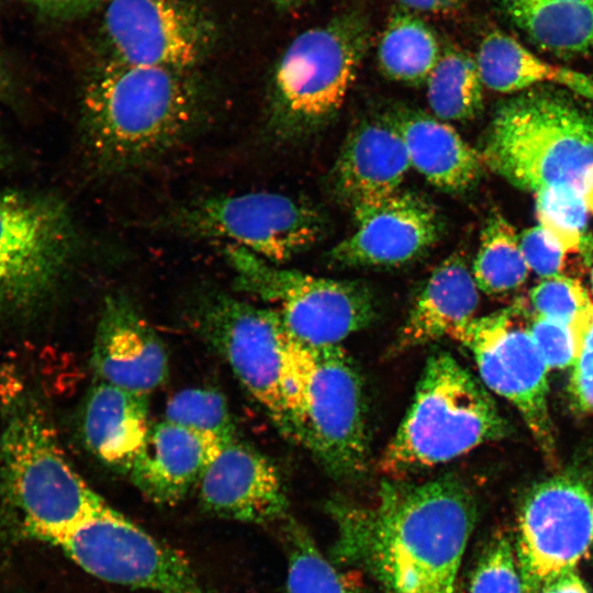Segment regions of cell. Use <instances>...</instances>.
Listing matches in <instances>:
<instances>
[{
  "mask_svg": "<svg viewBox=\"0 0 593 593\" xmlns=\"http://www.w3.org/2000/svg\"><path fill=\"white\" fill-rule=\"evenodd\" d=\"M222 447L211 437L163 419L150 427L128 475L152 502L174 505L199 483Z\"/></svg>",
  "mask_w": 593,
  "mask_h": 593,
  "instance_id": "20",
  "label": "cell"
},
{
  "mask_svg": "<svg viewBox=\"0 0 593 593\" xmlns=\"http://www.w3.org/2000/svg\"><path fill=\"white\" fill-rule=\"evenodd\" d=\"M478 290L472 271L460 256L443 260L412 306L396 347H418L444 337L454 339L475 318Z\"/></svg>",
  "mask_w": 593,
  "mask_h": 593,
  "instance_id": "23",
  "label": "cell"
},
{
  "mask_svg": "<svg viewBox=\"0 0 593 593\" xmlns=\"http://www.w3.org/2000/svg\"><path fill=\"white\" fill-rule=\"evenodd\" d=\"M406 11L428 14L452 13L470 2V0H398Z\"/></svg>",
  "mask_w": 593,
  "mask_h": 593,
  "instance_id": "37",
  "label": "cell"
},
{
  "mask_svg": "<svg viewBox=\"0 0 593 593\" xmlns=\"http://www.w3.org/2000/svg\"><path fill=\"white\" fill-rule=\"evenodd\" d=\"M519 246L529 269L540 277L561 275L567 254L538 225L526 230Z\"/></svg>",
  "mask_w": 593,
  "mask_h": 593,
  "instance_id": "35",
  "label": "cell"
},
{
  "mask_svg": "<svg viewBox=\"0 0 593 593\" xmlns=\"http://www.w3.org/2000/svg\"><path fill=\"white\" fill-rule=\"evenodd\" d=\"M225 256L239 290L275 304L288 333L303 343L339 345L373 320V298L361 283L280 269L235 245Z\"/></svg>",
  "mask_w": 593,
  "mask_h": 593,
  "instance_id": "8",
  "label": "cell"
},
{
  "mask_svg": "<svg viewBox=\"0 0 593 593\" xmlns=\"http://www.w3.org/2000/svg\"><path fill=\"white\" fill-rule=\"evenodd\" d=\"M528 272L515 228L501 213H491L472 266L478 288L490 294L507 292L523 284Z\"/></svg>",
  "mask_w": 593,
  "mask_h": 593,
  "instance_id": "28",
  "label": "cell"
},
{
  "mask_svg": "<svg viewBox=\"0 0 593 593\" xmlns=\"http://www.w3.org/2000/svg\"><path fill=\"white\" fill-rule=\"evenodd\" d=\"M468 593H525L514 541L507 533L494 534L481 551Z\"/></svg>",
  "mask_w": 593,
  "mask_h": 593,
  "instance_id": "33",
  "label": "cell"
},
{
  "mask_svg": "<svg viewBox=\"0 0 593 593\" xmlns=\"http://www.w3.org/2000/svg\"><path fill=\"white\" fill-rule=\"evenodd\" d=\"M200 501L210 513L243 523L288 517V499L277 467L253 446L225 444L199 481Z\"/></svg>",
  "mask_w": 593,
  "mask_h": 593,
  "instance_id": "17",
  "label": "cell"
},
{
  "mask_svg": "<svg viewBox=\"0 0 593 593\" xmlns=\"http://www.w3.org/2000/svg\"><path fill=\"white\" fill-rule=\"evenodd\" d=\"M539 593H592L580 574L574 570L566 571L551 579Z\"/></svg>",
  "mask_w": 593,
  "mask_h": 593,
  "instance_id": "38",
  "label": "cell"
},
{
  "mask_svg": "<svg viewBox=\"0 0 593 593\" xmlns=\"http://www.w3.org/2000/svg\"><path fill=\"white\" fill-rule=\"evenodd\" d=\"M387 118L405 145L411 167L428 182L450 192L469 188L482 169V157L449 124L413 109Z\"/></svg>",
  "mask_w": 593,
  "mask_h": 593,
  "instance_id": "22",
  "label": "cell"
},
{
  "mask_svg": "<svg viewBox=\"0 0 593 593\" xmlns=\"http://www.w3.org/2000/svg\"><path fill=\"white\" fill-rule=\"evenodd\" d=\"M535 314L581 331L593 322V301L578 279L567 276L545 278L530 291Z\"/></svg>",
  "mask_w": 593,
  "mask_h": 593,
  "instance_id": "32",
  "label": "cell"
},
{
  "mask_svg": "<svg viewBox=\"0 0 593 593\" xmlns=\"http://www.w3.org/2000/svg\"><path fill=\"white\" fill-rule=\"evenodd\" d=\"M91 365L99 381L148 395L167 379L168 356L154 327L123 295L105 299Z\"/></svg>",
  "mask_w": 593,
  "mask_h": 593,
  "instance_id": "18",
  "label": "cell"
},
{
  "mask_svg": "<svg viewBox=\"0 0 593 593\" xmlns=\"http://www.w3.org/2000/svg\"><path fill=\"white\" fill-rule=\"evenodd\" d=\"M426 82L428 104L439 120H468L482 109L483 83L474 58L463 51L441 52Z\"/></svg>",
  "mask_w": 593,
  "mask_h": 593,
  "instance_id": "27",
  "label": "cell"
},
{
  "mask_svg": "<svg viewBox=\"0 0 593 593\" xmlns=\"http://www.w3.org/2000/svg\"><path fill=\"white\" fill-rule=\"evenodd\" d=\"M25 1V0H24Z\"/></svg>",
  "mask_w": 593,
  "mask_h": 593,
  "instance_id": "47",
  "label": "cell"
},
{
  "mask_svg": "<svg viewBox=\"0 0 593 593\" xmlns=\"http://www.w3.org/2000/svg\"><path fill=\"white\" fill-rule=\"evenodd\" d=\"M505 432L506 424L483 385L451 355L436 353L425 363L380 468L400 475L436 467Z\"/></svg>",
  "mask_w": 593,
  "mask_h": 593,
  "instance_id": "6",
  "label": "cell"
},
{
  "mask_svg": "<svg viewBox=\"0 0 593 593\" xmlns=\"http://www.w3.org/2000/svg\"><path fill=\"white\" fill-rule=\"evenodd\" d=\"M591 282H592V288H593V266H592V270H591Z\"/></svg>",
  "mask_w": 593,
  "mask_h": 593,
  "instance_id": "45",
  "label": "cell"
},
{
  "mask_svg": "<svg viewBox=\"0 0 593 593\" xmlns=\"http://www.w3.org/2000/svg\"><path fill=\"white\" fill-rule=\"evenodd\" d=\"M5 150H4V146L1 142V138H0V170L3 169L5 163H7V157H5Z\"/></svg>",
  "mask_w": 593,
  "mask_h": 593,
  "instance_id": "44",
  "label": "cell"
},
{
  "mask_svg": "<svg viewBox=\"0 0 593 593\" xmlns=\"http://www.w3.org/2000/svg\"><path fill=\"white\" fill-rule=\"evenodd\" d=\"M281 523L287 556V593H362L322 553L304 526L291 517Z\"/></svg>",
  "mask_w": 593,
  "mask_h": 593,
  "instance_id": "29",
  "label": "cell"
},
{
  "mask_svg": "<svg viewBox=\"0 0 593 593\" xmlns=\"http://www.w3.org/2000/svg\"><path fill=\"white\" fill-rule=\"evenodd\" d=\"M512 21L539 47L577 54L593 47V0H502Z\"/></svg>",
  "mask_w": 593,
  "mask_h": 593,
  "instance_id": "25",
  "label": "cell"
},
{
  "mask_svg": "<svg viewBox=\"0 0 593 593\" xmlns=\"http://www.w3.org/2000/svg\"><path fill=\"white\" fill-rule=\"evenodd\" d=\"M165 421L211 437L223 446L237 439L236 427L223 394L211 388H189L174 394Z\"/></svg>",
  "mask_w": 593,
  "mask_h": 593,
  "instance_id": "30",
  "label": "cell"
},
{
  "mask_svg": "<svg viewBox=\"0 0 593 593\" xmlns=\"http://www.w3.org/2000/svg\"><path fill=\"white\" fill-rule=\"evenodd\" d=\"M474 60L482 83L491 90L516 92L550 81L593 100V78L540 59L503 32L489 33L480 43Z\"/></svg>",
  "mask_w": 593,
  "mask_h": 593,
  "instance_id": "24",
  "label": "cell"
},
{
  "mask_svg": "<svg viewBox=\"0 0 593 593\" xmlns=\"http://www.w3.org/2000/svg\"><path fill=\"white\" fill-rule=\"evenodd\" d=\"M148 413V395L99 381L83 406L86 448L108 468L128 474L152 427Z\"/></svg>",
  "mask_w": 593,
  "mask_h": 593,
  "instance_id": "21",
  "label": "cell"
},
{
  "mask_svg": "<svg viewBox=\"0 0 593 593\" xmlns=\"http://www.w3.org/2000/svg\"><path fill=\"white\" fill-rule=\"evenodd\" d=\"M0 481L22 530L55 544L110 505L67 460L48 414L13 372L0 379Z\"/></svg>",
  "mask_w": 593,
  "mask_h": 593,
  "instance_id": "3",
  "label": "cell"
},
{
  "mask_svg": "<svg viewBox=\"0 0 593 593\" xmlns=\"http://www.w3.org/2000/svg\"><path fill=\"white\" fill-rule=\"evenodd\" d=\"M54 545L91 575L157 593H212L178 551L111 506Z\"/></svg>",
  "mask_w": 593,
  "mask_h": 593,
  "instance_id": "11",
  "label": "cell"
},
{
  "mask_svg": "<svg viewBox=\"0 0 593 593\" xmlns=\"http://www.w3.org/2000/svg\"><path fill=\"white\" fill-rule=\"evenodd\" d=\"M41 13L57 16L75 10L83 0H25Z\"/></svg>",
  "mask_w": 593,
  "mask_h": 593,
  "instance_id": "39",
  "label": "cell"
},
{
  "mask_svg": "<svg viewBox=\"0 0 593 593\" xmlns=\"http://www.w3.org/2000/svg\"><path fill=\"white\" fill-rule=\"evenodd\" d=\"M592 525H593V502H592Z\"/></svg>",
  "mask_w": 593,
  "mask_h": 593,
  "instance_id": "46",
  "label": "cell"
},
{
  "mask_svg": "<svg viewBox=\"0 0 593 593\" xmlns=\"http://www.w3.org/2000/svg\"><path fill=\"white\" fill-rule=\"evenodd\" d=\"M15 100V87L3 61L0 59V101L12 103Z\"/></svg>",
  "mask_w": 593,
  "mask_h": 593,
  "instance_id": "40",
  "label": "cell"
},
{
  "mask_svg": "<svg viewBox=\"0 0 593 593\" xmlns=\"http://www.w3.org/2000/svg\"><path fill=\"white\" fill-rule=\"evenodd\" d=\"M582 195L588 211L593 213V170L584 182Z\"/></svg>",
  "mask_w": 593,
  "mask_h": 593,
  "instance_id": "41",
  "label": "cell"
},
{
  "mask_svg": "<svg viewBox=\"0 0 593 593\" xmlns=\"http://www.w3.org/2000/svg\"><path fill=\"white\" fill-rule=\"evenodd\" d=\"M327 508L335 561L366 572L381 593H458L477 519L459 479L383 481L365 502L336 500Z\"/></svg>",
  "mask_w": 593,
  "mask_h": 593,
  "instance_id": "1",
  "label": "cell"
},
{
  "mask_svg": "<svg viewBox=\"0 0 593 593\" xmlns=\"http://www.w3.org/2000/svg\"><path fill=\"white\" fill-rule=\"evenodd\" d=\"M104 27L115 61L183 71L213 40L205 16L181 0H111Z\"/></svg>",
  "mask_w": 593,
  "mask_h": 593,
  "instance_id": "15",
  "label": "cell"
},
{
  "mask_svg": "<svg viewBox=\"0 0 593 593\" xmlns=\"http://www.w3.org/2000/svg\"><path fill=\"white\" fill-rule=\"evenodd\" d=\"M184 72L114 60L88 81L81 98L83 141L101 172L142 166L198 126L206 101Z\"/></svg>",
  "mask_w": 593,
  "mask_h": 593,
  "instance_id": "2",
  "label": "cell"
},
{
  "mask_svg": "<svg viewBox=\"0 0 593 593\" xmlns=\"http://www.w3.org/2000/svg\"><path fill=\"white\" fill-rule=\"evenodd\" d=\"M76 244L63 201L0 190V309L21 311L40 303L63 276Z\"/></svg>",
  "mask_w": 593,
  "mask_h": 593,
  "instance_id": "9",
  "label": "cell"
},
{
  "mask_svg": "<svg viewBox=\"0 0 593 593\" xmlns=\"http://www.w3.org/2000/svg\"><path fill=\"white\" fill-rule=\"evenodd\" d=\"M353 212L354 232L336 244L333 261L347 267H392L430 248L443 224L436 209L410 191H396Z\"/></svg>",
  "mask_w": 593,
  "mask_h": 593,
  "instance_id": "16",
  "label": "cell"
},
{
  "mask_svg": "<svg viewBox=\"0 0 593 593\" xmlns=\"http://www.w3.org/2000/svg\"><path fill=\"white\" fill-rule=\"evenodd\" d=\"M363 18L348 13L299 34L272 80L269 126L280 138L311 133L340 109L368 47Z\"/></svg>",
  "mask_w": 593,
  "mask_h": 593,
  "instance_id": "7",
  "label": "cell"
},
{
  "mask_svg": "<svg viewBox=\"0 0 593 593\" xmlns=\"http://www.w3.org/2000/svg\"><path fill=\"white\" fill-rule=\"evenodd\" d=\"M195 320L201 335L225 359L278 430L292 440L282 395L286 328L277 311L214 294L199 305Z\"/></svg>",
  "mask_w": 593,
  "mask_h": 593,
  "instance_id": "13",
  "label": "cell"
},
{
  "mask_svg": "<svg viewBox=\"0 0 593 593\" xmlns=\"http://www.w3.org/2000/svg\"><path fill=\"white\" fill-rule=\"evenodd\" d=\"M536 194V215L544 232L568 255L586 250L588 209L582 192L559 188Z\"/></svg>",
  "mask_w": 593,
  "mask_h": 593,
  "instance_id": "31",
  "label": "cell"
},
{
  "mask_svg": "<svg viewBox=\"0 0 593 593\" xmlns=\"http://www.w3.org/2000/svg\"><path fill=\"white\" fill-rule=\"evenodd\" d=\"M411 163L391 121H362L348 135L333 170L338 199L351 211L400 190Z\"/></svg>",
  "mask_w": 593,
  "mask_h": 593,
  "instance_id": "19",
  "label": "cell"
},
{
  "mask_svg": "<svg viewBox=\"0 0 593 593\" xmlns=\"http://www.w3.org/2000/svg\"><path fill=\"white\" fill-rule=\"evenodd\" d=\"M441 55L433 30L409 11L394 12L378 46L379 65L389 78L419 85L427 80Z\"/></svg>",
  "mask_w": 593,
  "mask_h": 593,
  "instance_id": "26",
  "label": "cell"
},
{
  "mask_svg": "<svg viewBox=\"0 0 593 593\" xmlns=\"http://www.w3.org/2000/svg\"><path fill=\"white\" fill-rule=\"evenodd\" d=\"M523 302L473 318L454 339L472 355L484 384L521 413L540 447L553 448L548 410V367L529 332Z\"/></svg>",
  "mask_w": 593,
  "mask_h": 593,
  "instance_id": "12",
  "label": "cell"
},
{
  "mask_svg": "<svg viewBox=\"0 0 593 593\" xmlns=\"http://www.w3.org/2000/svg\"><path fill=\"white\" fill-rule=\"evenodd\" d=\"M583 349L593 350V322L585 333L584 342H583Z\"/></svg>",
  "mask_w": 593,
  "mask_h": 593,
  "instance_id": "43",
  "label": "cell"
},
{
  "mask_svg": "<svg viewBox=\"0 0 593 593\" xmlns=\"http://www.w3.org/2000/svg\"><path fill=\"white\" fill-rule=\"evenodd\" d=\"M569 390L578 409L593 413V350L583 349L573 365Z\"/></svg>",
  "mask_w": 593,
  "mask_h": 593,
  "instance_id": "36",
  "label": "cell"
},
{
  "mask_svg": "<svg viewBox=\"0 0 593 593\" xmlns=\"http://www.w3.org/2000/svg\"><path fill=\"white\" fill-rule=\"evenodd\" d=\"M282 395L292 441L306 448L329 475L347 480L366 471L369 441L362 381L339 345H310L286 329Z\"/></svg>",
  "mask_w": 593,
  "mask_h": 593,
  "instance_id": "4",
  "label": "cell"
},
{
  "mask_svg": "<svg viewBox=\"0 0 593 593\" xmlns=\"http://www.w3.org/2000/svg\"><path fill=\"white\" fill-rule=\"evenodd\" d=\"M164 224L190 236L231 242L269 262L310 248L325 230L314 208L273 192L200 199L171 212Z\"/></svg>",
  "mask_w": 593,
  "mask_h": 593,
  "instance_id": "10",
  "label": "cell"
},
{
  "mask_svg": "<svg viewBox=\"0 0 593 593\" xmlns=\"http://www.w3.org/2000/svg\"><path fill=\"white\" fill-rule=\"evenodd\" d=\"M307 0H272V2L280 9H294L302 5Z\"/></svg>",
  "mask_w": 593,
  "mask_h": 593,
  "instance_id": "42",
  "label": "cell"
},
{
  "mask_svg": "<svg viewBox=\"0 0 593 593\" xmlns=\"http://www.w3.org/2000/svg\"><path fill=\"white\" fill-rule=\"evenodd\" d=\"M481 157L522 190L582 192L593 170V116L563 91L528 90L497 109Z\"/></svg>",
  "mask_w": 593,
  "mask_h": 593,
  "instance_id": "5",
  "label": "cell"
},
{
  "mask_svg": "<svg viewBox=\"0 0 593 593\" xmlns=\"http://www.w3.org/2000/svg\"><path fill=\"white\" fill-rule=\"evenodd\" d=\"M593 497L573 475H556L525 494L517 516L516 557L525 593L574 570L593 544Z\"/></svg>",
  "mask_w": 593,
  "mask_h": 593,
  "instance_id": "14",
  "label": "cell"
},
{
  "mask_svg": "<svg viewBox=\"0 0 593 593\" xmlns=\"http://www.w3.org/2000/svg\"><path fill=\"white\" fill-rule=\"evenodd\" d=\"M529 332L547 367H573L583 350L584 334L567 324L534 314Z\"/></svg>",
  "mask_w": 593,
  "mask_h": 593,
  "instance_id": "34",
  "label": "cell"
}]
</instances>
